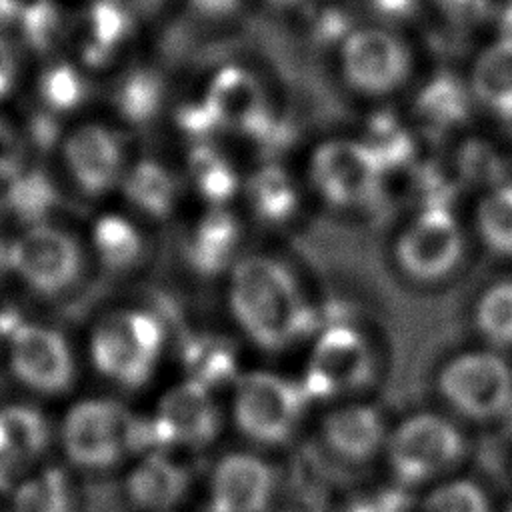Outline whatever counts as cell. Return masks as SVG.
Masks as SVG:
<instances>
[{"label":"cell","instance_id":"6da1fadb","mask_svg":"<svg viewBox=\"0 0 512 512\" xmlns=\"http://www.w3.org/2000/svg\"><path fill=\"white\" fill-rule=\"evenodd\" d=\"M222 278L230 318L256 346L282 350L308 334L310 294L286 256L246 248Z\"/></svg>","mask_w":512,"mask_h":512},{"label":"cell","instance_id":"7a4b0ae2","mask_svg":"<svg viewBox=\"0 0 512 512\" xmlns=\"http://www.w3.org/2000/svg\"><path fill=\"white\" fill-rule=\"evenodd\" d=\"M472 246L464 214L434 198L406 210L390 228L386 258L390 272L402 282L438 288L464 270Z\"/></svg>","mask_w":512,"mask_h":512},{"label":"cell","instance_id":"3957f363","mask_svg":"<svg viewBox=\"0 0 512 512\" xmlns=\"http://www.w3.org/2000/svg\"><path fill=\"white\" fill-rule=\"evenodd\" d=\"M334 74L354 98L384 102L404 94L418 78V52L394 22L366 18L336 36Z\"/></svg>","mask_w":512,"mask_h":512},{"label":"cell","instance_id":"277c9868","mask_svg":"<svg viewBox=\"0 0 512 512\" xmlns=\"http://www.w3.org/2000/svg\"><path fill=\"white\" fill-rule=\"evenodd\" d=\"M388 168L360 132L328 134L304 158L300 180L308 198L328 210L362 212L376 206L386 190Z\"/></svg>","mask_w":512,"mask_h":512},{"label":"cell","instance_id":"5b68a950","mask_svg":"<svg viewBox=\"0 0 512 512\" xmlns=\"http://www.w3.org/2000/svg\"><path fill=\"white\" fill-rule=\"evenodd\" d=\"M166 346V326L148 306L126 304L102 314L88 340L94 368L108 380L138 388L156 370Z\"/></svg>","mask_w":512,"mask_h":512},{"label":"cell","instance_id":"8992f818","mask_svg":"<svg viewBox=\"0 0 512 512\" xmlns=\"http://www.w3.org/2000/svg\"><path fill=\"white\" fill-rule=\"evenodd\" d=\"M86 242L56 222L22 226L8 240V274L34 294L56 298L86 274Z\"/></svg>","mask_w":512,"mask_h":512},{"label":"cell","instance_id":"52a82bcc","mask_svg":"<svg viewBox=\"0 0 512 512\" xmlns=\"http://www.w3.org/2000/svg\"><path fill=\"white\" fill-rule=\"evenodd\" d=\"M58 152L68 182L90 200L118 194L134 158L124 128L104 120L70 126L58 140Z\"/></svg>","mask_w":512,"mask_h":512},{"label":"cell","instance_id":"ba28073f","mask_svg":"<svg viewBox=\"0 0 512 512\" xmlns=\"http://www.w3.org/2000/svg\"><path fill=\"white\" fill-rule=\"evenodd\" d=\"M142 438L144 432L134 416L110 398L76 402L60 426V442L66 458L90 470L114 466Z\"/></svg>","mask_w":512,"mask_h":512},{"label":"cell","instance_id":"9c48e42d","mask_svg":"<svg viewBox=\"0 0 512 512\" xmlns=\"http://www.w3.org/2000/svg\"><path fill=\"white\" fill-rule=\"evenodd\" d=\"M214 134L262 136L276 120L274 98L264 78L240 62L218 64L196 96Z\"/></svg>","mask_w":512,"mask_h":512},{"label":"cell","instance_id":"30bf717a","mask_svg":"<svg viewBox=\"0 0 512 512\" xmlns=\"http://www.w3.org/2000/svg\"><path fill=\"white\" fill-rule=\"evenodd\" d=\"M306 400L302 384L272 372H248L234 388V422L258 444H282L296 430Z\"/></svg>","mask_w":512,"mask_h":512},{"label":"cell","instance_id":"8fae6325","mask_svg":"<svg viewBox=\"0 0 512 512\" xmlns=\"http://www.w3.org/2000/svg\"><path fill=\"white\" fill-rule=\"evenodd\" d=\"M438 388L466 418L494 420L512 408V366L492 348L460 352L440 370Z\"/></svg>","mask_w":512,"mask_h":512},{"label":"cell","instance_id":"7c38bea8","mask_svg":"<svg viewBox=\"0 0 512 512\" xmlns=\"http://www.w3.org/2000/svg\"><path fill=\"white\" fill-rule=\"evenodd\" d=\"M374 354L366 336L348 322L326 324L312 342L302 388L308 398H334L368 384Z\"/></svg>","mask_w":512,"mask_h":512},{"label":"cell","instance_id":"4fadbf2b","mask_svg":"<svg viewBox=\"0 0 512 512\" xmlns=\"http://www.w3.org/2000/svg\"><path fill=\"white\" fill-rule=\"evenodd\" d=\"M460 430L436 414L404 420L388 438L392 472L404 484H418L450 470L464 456Z\"/></svg>","mask_w":512,"mask_h":512},{"label":"cell","instance_id":"5bb4252c","mask_svg":"<svg viewBox=\"0 0 512 512\" xmlns=\"http://www.w3.org/2000/svg\"><path fill=\"white\" fill-rule=\"evenodd\" d=\"M8 364L14 378L40 394L70 388L76 364L64 334L40 322H18L6 334Z\"/></svg>","mask_w":512,"mask_h":512},{"label":"cell","instance_id":"9a60e30c","mask_svg":"<svg viewBox=\"0 0 512 512\" xmlns=\"http://www.w3.org/2000/svg\"><path fill=\"white\" fill-rule=\"evenodd\" d=\"M220 430V412L208 386L186 380L170 388L158 402L150 438L166 446L202 448Z\"/></svg>","mask_w":512,"mask_h":512},{"label":"cell","instance_id":"2e32d148","mask_svg":"<svg viewBox=\"0 0 512 512\" xmlns=\"http://www.w3.org/2000/svg\"><path fill=\"white\" fill-rule=\"evenodd\" d=\"M462 78L474 110L512 124V28H502L474 48Z\"/></svg>","mask_w":512,"mask_h":512},{"label":"cell","instance_id":"e0dca14e","mask_svg":"<svg viewBox=\"0 0 512 512\" xmlns=\"http://www.w3.org/2000/svg\"><path fill=\"white\" fill-rule=\"evenodd\" d=\"M184 188L182 170L154 156H134L118 194L128 212L154 226L170 220L180 210Z\"/></svg>","mask_w":512,"mask_h":512},{"label":"cell","instance_id":"ac0fdd59","mask_svg":"<svg viewBox=\"0 0 512 512\" xmlns=\"http://www.w3.org/2000/svg\"><path fill=\"white\" fill-rule=\"evenodd\" d=\"M88 256L108 274H134L150 260V226L124 210H104L88 226Z\"/></svg>","mask_w":512,"mask_h":512},{"label":"cell","instance_id":"d6986e66","mask_svg":"<svg viewBox=\"0 0 512 512\" xmlns=\"http://www.w3.org/2000/svg\"><path fill=\"white\" fill-rule=\"evenodd\" d=\"M276 490L268 462L252 454L224 456L210 480V512H266Z\"/></svg>","mask_w":512,"mask_h":512},{"label":"cell","instance_id":"ffe728a7","mask_svg":"<svg viewBox=\"0 0 512 512\" xmlns=\"http://www.w3.org/2000/svg\"><path fill=\"white\" fill-rule=\"evenodd\" d=\"M246 214L270 228H288L302 214L308 192L300 174H290L282 166L264 164L244 174L240 196Z\"/></svg>","mask_w":512,"mask_h":512},{"label":"cell","instance_id":"44dd1931","mask_svg":"<svg viewBox=\"0 0 512 512\" xmlns=\"http://www.w3.org/2000/svg\"><path fill=\"white\" fill-rule=\"evenodd\" d=\"M242 222L232 206H204L184 240L186 258L200 274H226L230 264L246 250Z\"/></svg>","mask_w":512,"mask_h":512},{"label":"cell","instance_id":"7402d4cb","mask_svg":"<svg viewBox=\"0 0 512 512\" xmlns=\"http://www.w3.org/2000/svg\"><path fill=\"white\" fill-rule=\"evenodd\" d=\"M138 24L140 22L110 4L88 0L76 26L78 64L84 70L114 64L134 38Z\"/></svg>","mask_w":512,"mask_h":512},{"label":"cell","instance_id":"603a6c76","mask_svg":"<svg viewBox=\"0 0 512 512\" xmlns=\"http://www.w3.org/2000/svg\"><path fill=\"white\" fill-rule=\"evenodd\" d=\"M320 434L334 456L354 464L370 460L386 440L382 414L366 404H348L328 412Z\"/></svg>","mask_w":512,"mask_h":512},{"label":"cell","instance_id":"cb8c5ba5","mask_svg":"<svg viewBox=\"0 0 512 512\" xmlns=\"http://www.w3.org/2000/svg\"><path fill=\"white\" fill-rule=\"evenodd\" d=\"M464 220L474 246L498 262L512 264V178L472 194Z\"/></svg>","mask_w":512,"mask_h":512},{"label":"cell","instance_id":"d4e9b609","mask_svg":"<svg viewBox=\"0 0 512 512\" xmlns=\"http://www.w3.org/2000/svg\"><path fill=\"white\" fill-rule=\"evenodd\" d=\"M188 486V470L162 452L140 460L126 480L128 498L146 512H170L184 500Z\"/></svg>","mask_w":512,"mask_h":512},{"label":"cell","instance_id":"484cf974","mask_svg":"<svg viewBox=\"0 0 512 512\" xmlns=\"http://www.w3.org/2000/svg\"><path fill=\"white\" fill-rule=\"evenodd\" d=\"M186 186L202 198L204 206H230L240 196L242 174L234 162L210 140L194 142L182 168Z\"/></svg>","mask_w":512,"mask_h":512},{"label":"cell","instance_id":"4316f807","mask_svg":"<svg viewBox=\"0 0 512 512\" xmlns=\"http://www.w3.org/2000/svg\"><path fill=\"white\" fill-rule=\"evenodd\" d=\"M470 322L488 348L512 350V270L494 272L474 290Z\"/></svg>","mask_w":512,"mask_h":512},{"label":"cell","instance_id":"83f0119b","mask_svg":"<svg viewBox=\"0 0 512 512\" xmlns=\"http://www.w3.org/2000/svg\"><path fill=\"white\" fill-rule=\"evenodd\" d=\"M50 442L44 414L26 404L0 408V470H12L36 460Z\"/></svg>","mask_w":512,"mask_h":512},{"label":"cell","instance_id":"f1b7e54d","mask_svg":"<svg viewBox=\"0 0 512 512\" xmlns=\"http://www.w3.org/2000/svg\"><path fill=\"white\" fill-rule=\"evenodd\" d=\"M454 176L472 194L512 178V158L504 144L486 136H468L454 146Z\"/></svg>","mask_w":512,"mask_h":512},{"label":"cell","instance_id":"f546056e","mask_svg":"<svg viewBox=\"0 0 512 512\" xmlns=\"http://www.w3.org/2000/svg\"><path fill=\"white\" fill-rule=\"evenodd\" d=\"M160 102V82L146 70H126L114 82L112 108L122 128L148 122L158 112Z\"/></svg>","mask_w":512,"mask_h":512},{"label":"cell","instance_id":"4dcf8cb0","mask_svg":"<svg viewBox=\"0 0 512 512\" xmlns=\"http://www.w3.org/2000/svg\"><path fill=\"white\" fill-rule=\"evenodd\" d=\"M72 506V488L66 474L48 466L16 486L10 512H72Z\"/></svg>","mask_w":512,"mask_h":512},{"label":"cell","instance_id":"1f68e13d","mask_svg":"<svg viewBox=\"0 0 512 512\" xmlns=\"http://www.w3.org/2000/svg\"><path fill=\"white\" fill-rule=\"evenodd\" d=\"M38 100L52 116L76 110L86 98L84 68L74 62H50L36 80Z\"/></svg>","mask_w":512,"mask_h":512},{"label":"cell","instance_id":"d6a6232c","mask_svg":"<svg viewBox=\"0 0 512 512\" xmlns=\"http://www.w3.org/2000/svg\"><path fill=\"white\" fill-rule=\"evenodd\" d=\"M56 196L52 180L26 166L6 180V206L24 222L22 226L46 222L48 210L56 204Z\"/></svg>","mask_w":512,"mask_h":512},{"label":"cell","instance_id":"836d02e7","mask_svg":"<svg viewBox=\"0 0 512 512\" xmlns=\"http://www.w3.org/2000/svg\"><path fill=\"white\" fill-rule=\"evenodd\" d=\"M420 512H488V500L474 482L456 480L434 488Z\"/></svg>","mask_w":512,"mask_h":512},{"label":"cell","instance_id":"e575fe53","mask_svg":"<svg viewBox=\"0 0 512 512\" xmlns=\"http://www.w3.org/2000/svg\"><path fill=\"white\" fill-rule=\"evenodd\" d=\"M24 168V142L20 132L0 118V180H10Z\"/></svg>","mask_w":512,"mask_h":512},{"label":"cell","instance_id":"d590c367","mask_svg":"<svg viewBox=\"0 0 512 512\" xmlns=\"http://www.w3.org/2000/svg\"><path fill=\"white\" fill-rule=\"evenodd\" d=\"M432 2L450 20H456V24H466V22L484 18L490 6V0H432Z\"/></svg>","mask_w":512,"mask_h":512},{"label":"cell","instance_id":"8d00e7d4","mask_svg":"<svg viewBox=\"0 0 512 512\" xmlns=\"http://www.w3.org/2000/svg\"><path fill=\"white\" fill-rule=\"evenodd\" d=\"M98 2H104V4H110L118 10H122L136 22H144L150 16L158 14L168 0H98Z\"/></svg>","mask_w":512,"mask_h":512},{"label":"cell","instance_id":"74e56055","mask_svg":"<svg viewBox=\"0 0 512 512\" xmlns=\"http://www.w3.org/2000/svg\"><path fill=\"white\" fill-rule=\"evenodd\" d=\"M14 46L0 34V98L12 88L14 82Z\"/></svg>","mask_w":512,"mask_h":512},{"label":"cell","instance_id":"f35d334b","mask_svg":"<svg viewBox=\"0 0 512 512\" xmlns=\"http://www.w3.org/2000/svg\"><path fill=\"white\" fill-rule=\"evenodd\" d=\"M198 12L204 14H214V16H224L236 10L240 0H190Z\"/></svg>","mask_w":512,"mask_h":512},{"label":"cell","instance_id":"ab89813d","mask_svg":"<svg viewBox=\"0 0 512 512\" xmlns=\"http://www.w3.org/2000/svg\"><path fill=\"white\" fill-rule=\"evenodd\" d=\"M8 274V240L0 236V276Z\"/></svg>","mask_w":512,"mask_h":512},{"label":"cell","instance_id":"60d3db41","mask_svg":"<svg viewBox=\"0 0 512 512\" xmlns=\"http://www.w3.org/2000/svg\"><path fill=\"white\" fill-rule=\"evenodd\" d=\"M274 6H284V8H292V6H300L308 0H270Z\"/></svg>","mask_w":512,"mask_h":512},{"label":"cell","instance_id":"b9f144b4","mask_svg":"<svg viewBox=\"0 0 512 512\" xmlns=\"http://www.w3.org/2000/svg\"><path fill=\"white\" fill-rule=\"evenodd\" d=\"M358 512H394L392 510V506H364V508H360Z\"/></svg>","mask_w":512,"mask_h":512},{"label":"cell","instance_id":"7bdbcfd3","mask_svg":"<svg viewBox=\"0 0 512 512\" xmlns=\"http://www.w3.org/2000/svg\"><path fill=\"white\" fill-rule=\"evenodd\" d=\"M506 28H512V22H510V24H508V26H506Z\"/></svg>","mask_w":512,"mask_h":512}]
</instances>
